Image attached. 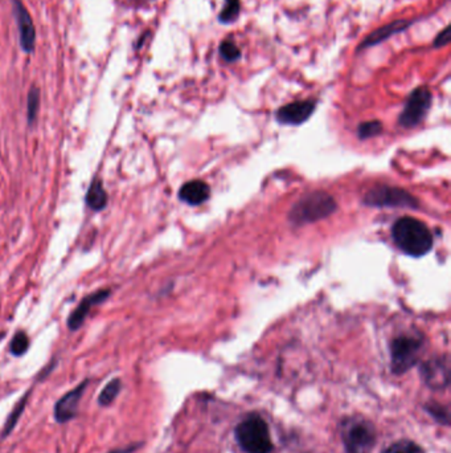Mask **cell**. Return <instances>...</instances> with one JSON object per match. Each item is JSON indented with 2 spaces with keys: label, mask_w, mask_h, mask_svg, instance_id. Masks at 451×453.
Returning a JSON list of instances; mask_svg holds the SVG:
<instances>
[{
  "label": "cell",
  "mask_w": 451,
  "mask_h": 453,
  "mask_svg": "<svg viewBox=\"0 0 451 453\" xmlns=\"http://www.w3.org/2000/svg\"><path fill=\"white\" fill-rule=\"evenodd\" d=\"M392 238L398 249L404 254L421 257L430 252L433 235L423 222L414 217H401L392 226Z\"/></svg>",
  "instance_id": "cell-1"
},
{
  "label": "cell",
  "mask_w": 451,
  "mask_h": 453,
  "mask_svg": "<svg viewBox=\"0 0 451 453\" xmlns=\"http://www.w3.org/2000/svg\"><path fill=\"white\" fill-rule=\"evenodd\" d=\"M341 438L346 452L371 453L376 443V429L367 419L352 416L341 425Z\"/></svg>",
  "instance_id": "cell-4"
},
{
  "label": "cell",
  "mask_w": 451,
  "mask_h": 453,
  "mask_svg": "<svg viewBox=\"0 0 451 453\" xmlns=\"http://www.w3.org/2000/svg\"><path fill=\"white\" fill-rule=\"evenodd\" d=\"M368 207H401L417 208L418 201L408 191L389 186H376L363 199Z\"/></svg>",
  "instance_id": "cell-5"
},
{
  "label": "cell",
  "mask_w": 451,
  "mask_h": 453,
  "mask_svg": "<svg viewBox=\"0 0 451 453\" xmlns=\"http://www.w3.org/2000/svg\"><path fill=\"white\" fill-rule=\"evenodd\" d=\"M86 201H87V206L94 211H101L106 207L108 194L99 179H96L93 183L90 184L87 194H86Z\"/></svg>",
  "instance_id": "cell-15"
},
{
  "label": "cell",
  "mask_w": 451,
  "mask_h": 453,
  "mask_svg": "<svg viewBox=\"0 0 451 453\" xmlns=\"http://www.w3.org/2000/svg\"><path fill=\"white\" fill-rule=\"evenodd\" d=\"M382 453H425L423 448H420L416 443L409 440H401L392 444L389 448H386Z\"/></svg>",
  "instance_id": "cell-19"
},
{
  "label": "cell",
  "mask_w": 451,
  "mask_h": 453,
  "mask_svg": "<svg viewBox=\"0 0 451 453\" xmlns=\"http://www.w3.org/2000/svg\"><path fill=\"white\" fill-rule=\"evenodd\" d=\"M236 440L245 453H270L273 443L266 422L250 415L236 427Z\"/></svg>",
  "instance_id": "cell-3"
},
{
  "label": "cell",
  "mask_w": 451,
  "mask_h": 453,
  "mask_svg": "<svg viewBox=\"0 0 451 453\" xmlns=\"http://www.w3.org/2000/svg\"><path fill=\"white\" fill-rule=\"evenodd\" d=\"M110 292L109 290H99V292H96L87 297H85L81 304L76 308V311L71 313L69 320H68V326L71 330H77L80 329L83 324H84L85 318L86 315L90 312V309L93 306H96L99 302H102L103 299L109 297Z\"/></svg>",
  "instance_id": "cell-13"
},
{
  "label": "cell",
  "mask_w": 451,
  "mask_h": 453,
  "mask_svg": "<svg viewBox=\"0 0 451 453\" xmlns=\"http://www.w3.org/2000/svg\"><path fill=\"white\" fill-rule=\"evenodd\" d=\"M410 26H411V22H408V20H395L389 24L382 26L380 28L375 29L372 33L368 35L367 38L364 39V42L360 44L357 51H361L364 48H369V47L382 43L386 39L392 38L395 33H400V32L409 28Z\"/></svg>",
  "instance_id": "cell-12"
},
{
  "label": "cell",
  "mask_w": 451,
  "mask_h": 453,
  "mask_svg": "<svg viewBox=\"0 0 451 453\" xmlns=\"http://www.w3.org/2000/svg\"><path fill=\"white\" fill-rule=\"evenodd\" d=\"M39 104H40V93L36 88H32L29 92L28 96V120L29 122H33L37 110H39Z\"/></svg>",
  "instance_id": "cell-23"
},
{
  "label": "cell",
  "mask_w": 451,
  "mask_h": 453,
  "mask_svg": "<svg viewBox=\"0 0 451 453\" xmlns=\"http://www.w3.org/2000/svg\"><path fill=\"white\" fill-rule=\"evenodd\" d=\"M450 42V28L446 27L443 31H441V33H438L436 40H434V47L439 48V47H445Z\"/></svg>",
  "instance_id": "cell-24"
},
{
  "label": "cell",
  "mask_w": 451,
  "mask_h": 453,
  "mask_svg": "<svg viewBox=\"0 0 451 453\" xmlns=\"http://www.w3.org/2000/svg\"><path fill=\"white\" fill-rule=\"evenodd\" d=\"M423 347V340L418 337L401 336L392 342V370L395 374H404L413 368L417 361L420 350Z\"/></svg>",
  "instance_id": "cell-6"
},
{
  "label": "cell",
  "mask_w": 451,
  "mask_h": 453,
  "mask_svg": "<svg viewBox=\"0 0 451 453\" xmlns=\"http://www.w3.org/2000/svg\"><path fill=\"white\" fill-rule=\"evenodd\" d=\"M15 15H16L17 27H19L20 45L27 53H31L35 49L36 32H35V26H33V22L29 16L27 8L19 0H15Z\"/></svg>",
  "instance_id": "cell-10"
},
{
  "label": "cell",
  "mask_w": 451,
  "mask_h": 453,
  "mask_svg": "<svg viewBox=\"0 0 451 453\" xmlns=\"http://www.w3.org/2000/svg\"><path fill=\"white\" fill-rule=\"evenodd\" d=\"M87 383L89 381L86 379L84 382L80 383L77 387L71 390L68 394H65L64 397L58 399V402L55 406V419H56L57 423L64 425L76 418V415L78 412V407H80V402L84 397L85 390L87 387Z\"/></svg>",
  "instance_id": "cell-8"
},
{
  "label": "cell",
  "mask_w": 451,
  "mask_h": 453,
  "mask_svg": "<svg viewBox=\"0 0 451 453\" xmlns=\"http://www.w3.org/2000/svg\"><path fill=\"white\" fill-rule=\"evenodd\" d=\"M220 55L221 57L228 61V63H233L236 60H239L241 56L240 49L236 44L233 42L226 40L224 43L220 45Z\"/></svg>",
  "instance_id": "cell-21"
},
{
  "label": "cell",
  "mask_w": 451,
  "mask_h": 453,
  "mask_svg": "<svg viewBox=\"0 0 451 453\" xmlns=\"http://www.w3.org/2000/svg\"><path fill=\"white\" fill-rule=\"evenodd\" d=\"M337 210V201L330 194L315 191L299 199L289 213V220L296 226L322 220Z\"/></svg>",
  "instance_id": "cell-2"
},
{
  "label": "cell",
  "mask_w": 451,
  "mask_h": 453,
  "mask_svg": "<svg viewBox=\"0 0 451 453\" xmlns=\"http://www.w3.org/2000/svg\"><path fill=\"white\" fill-rule=\"evenodd\" d=\"M121 388H122V382H121V379H119V378H114V379H112L110 382L108 383V384L102 388V391L99 393V399H97L99 406H101V407H108V406H110L114 400H115V397L119 395Z\"/></svg>",
  "instance_id": "cell-17"
},
{
  "label": "cell",
  "mask_w": 451,
  "mask_h": 453,
  "mask_svg": "<svg viewBox=\"0 0 451 453\" xmlns=\"http://www.w3.org/2000/svg\"><path fill=\"white\" fill-rule=\"evenodd\" d=\"M29 394L31 393H27L24 397H22L17 404L15 406L14 410L10 413V416L7 418L6 420V425H4V428H3V438H7L12 434V431L15 429V427L17 425L20 416L23 415V411L26 410V406H27V402H28Z\"/></svg>",
  "instance_id": "cell-16"
},
{
  "label": "cell",
  "mask_w": 451,
  "mask_h": 453,
  "mask_svg": "<svg viewBox=\"0 0 451 453\" xmlns=\"http://www.w3.org/2000/svg\"><path fill=\"white\" fill-rule=\"evenodd\" d=\"M210 186L203 181H191L184 184L179 191V198L189 206H200L210 198Z\"/></svg>",
  "instance_id": "cell-14"
},
{
  "label": "cell",
  "mask_w": 451,
  "mask_h": 453,
  "mask_svg": "<svg viewBox=\"0 0 451 453\" xmlns=\"http://www.w3.org/2000/svg\"><path fill=\"white\" fill-rule=\"evenodd\" d=\"M240 0H226L224 8L219 15V20L223 24H229L235 23L240 15Z\"/></svg>",
  "instance_id": "cell-18"
},
{
  "label": "cell",
  "mask_w": 451,
  "mask_h": 453,
  "mask_svg": "<svg viewBox=\"0 0 451 453\" xmlns=\"http://www.w3.org/2000/svg\"><path fill=\"white\" fill-rule=\"evenodd\" d=\"M139 1H146V0H139Z\"/></svg>",
  "instance_id": "cell-26"
},
{
  "label": "cell",
  "mask_w": 451,
  "mask_h": 453,
  "mask_svg": "<svg viewBox=\"0 0 451 453\" xmlns=\"http://www.w3.org/2000/svg\"><path fill=\"white\" fill-rule=\"evenodd\" d=\"M137 448H138V445H134V447H127V448H122V450H114V451L109 453H133Z\"/></svg>",
  "instance_id": "cell-25"
},
{
  "label": "cell",
  "mask_w": 451,
  "mask_h": 453,
  "mask_svg": "<svg viewBox=\"0 0 451 453\" xmlns=\"http://www.w3.org/2000/svg\"><path fill=\"white\" fill-rule=\"evenodd\" d=\"M432 104V93L426 86H421L414 89L410 93L409 99L407 101L402 113L398 117V124L402 128H416L423 121L426 114L429 112Z\"/></svg>",
  "instance_id": "cell-7"
},
{
  "label": "cell",
  "mask_w": 451,
  "mask_h": 453,
  "mask_svg": "<svg viewBox=\"0 0 451 453\" xmlns=\"http://www.w3.org/2000/svg\"><path fill=\"white\" fill-rule=\"evenodd\" d=\"M382 130V125L379 121H369V122H364L359 126V137L366 140V138H372L377 134H380Z\"/></svg>",
  "instance_id": "cell-22"
},
{
  "label": "cell",
  "mask_w": 451,
  "mask_h": 453,
  "mask_svg": "<svg viewBox=\"0 0 451 453\" xmlns=\"http://www.w3.org/2000/svg\"><path fill=\"white\" fill-rule=\"evenodd\" d=\"M423 375L425 382L432 388H443L449 384L450 368L449 361L436 358L423 365Z\"/></svg>",
  "instance_id": "cell-11"
},
{
  "label": "cell",
  "mask_w": 451,
  "mask_h": 453,
  "mask_svg": "<svg viewBox=\"0 0 451 453\" xmlns=\"http://www.w3.org/2000/svg\"><path fill=\"white\" fill-rule=\"evenodd\" d=\"M315 106L316 104L312 99L296 101L280 108L275 117L277 121L283 125H300L310 118L311 114L315 110Z\"/></svg>",
  "instance_id": "cell-9"
},
{
  "label": "cell",
  "mask_w": 451,
  "mask_h": 453,
  "mask_svg": "<svg viewBox=\"0 0 451 453\" xmlns=\"http://www.w3.org/2000/svg\"><path fill=\"white\" fill-rule=\"evenodd\" d=\"M29 347L28 336L24 331H19L15 334L12 342H11V353L15 356H22L26 354Z\"/></svg>",
  "instance_id": "cell-20"
}]
</instances>
